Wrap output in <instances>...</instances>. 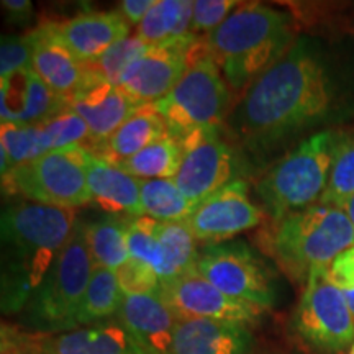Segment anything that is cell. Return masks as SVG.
Listing matches in <instances>:
<instances>
[{
  "instance_id": "cell-36",
  "label": "cell",
  "mask_w": 354,
  "mask_h": 354,
  "mask_svg": "<svg viewBox=\"0 0 354 354\" xmlns=\"http://www.w3.org/2000/svg\"><path fill=\"white\" fill-rule=\"evenodd\" d=\"M240 6L241 3L234 0H196L192 17L194 35L197 37V33H205L209 37Z\"/></svg>"
},
{
  "instance_id": "cell-27",
  "label": "cell",
  "mask_w": 354,
  "mask_h": 354,
  "mask_svg": "<svg viewBox=\"0 0 354 354\" xmlns=\"http://www.w3.org/2000/svg\"><path fill=\"white\" fill-rule=\"evenodd\" d=\"M123 299L125 295L118 284L117 271L94 266L91 282L77 312V328L107 323L113 315H118Z\"/></svg>"
},
{
  "instance_id": "cell-14",
  "label": "cell",
  "mask_w": 354,
  "mask_h": 354,
  "mask_svg": "<svg viewBox=\"0 0 354 354\" xmlns=\"http://www.w3.org/2000/svg\"><path fill=\"white\" fill-rule=\"evenodd\" d=\"M197 37L180 43L151 46L125 69L117 87L136 105L156 104L183 77Z\"/></svg>"
},
{
  "instance_id": "cell-20",
  "label": "cell",
  "mask_w": 354,
  "mask_h": 354,
  "mask_svg": "<svg viewBox=\"0 0 354 354\" xmlns=\"http://www.w3.org/2000/svg\"><path fill=\"white\" fill-rule=\"evenodd\" d=\"M250 326L220 320H180L171 354H254Z\"/></svg>"
},
{
  "instance_id": "cell-23",
  "label": "cell",
  "mask_w": 354,
  "mask_h": 354,
  "mask_svg": "<svg viewBox=\"0 0 354 354\" xmlns=\"http://www.w3.org/2000/svg\"><path fill=\"white\" fill-rule=\"evenodd\" d=\"M166 135H169V131L156 105H140L125 123L92 154L112 165H120L122 161L135 156L146 146L153 145Z\"/></svg>"
},
{
  "instance_id": "cell-29",
  "label": "cell",
  "mask_w": 354,
  "mask_h": 354,
  "mask_svg": "<svg viewBox=\"0 0 354 354\" xmlns=\"http://www.w3.org/2000/svg\"><path fill=\"white\" fill-rule=\"evenodd\" d=\"M180 161L183 143L174 136L166 135L117 166L140 180L174 179Z\"/></svg>"
},
{
  "instance_id": "cell-41",
  "label": "cell",
  "mask_w": 354,
  "mask_h": 354,
  "mask_svg": "<svg viewBox=\"0 0 354 354\" xmlns=\"http://www.w3.org/2000/svg\"><path fill=\"white\" fill-rule=\"evenodd\" d=\"M2 8L7 13L8 21H12V24L25 25L32 19L33 6L30 0H3Z\"/></svg>"
},
{
  "instance_id": "cell-12",
  "label": "cell",
  "mask_w": 354,
  "mask_h": 354,
  "mask_svg": "<svg viewBox=\"0 0 354 354\" xmlns=\"http://www.w3.org/2000/svg\"><path fill=\"white\" fill-rule=\"evenodd\" d=\"M159 295L180 320H220L253 326L266 310L228 297L196 269L161 286Z\"/></svg>"
},
{
  "instance_id": "cell-35",
  "label": "cell",
  "mask_w": 354,
  "mask_h": 354,
  "mask_svg": "<svg viewBox=\"0 0 354 354\" xmlns=\"http://www.w3.org/2000/svg\"><path fill=\"white\" fill-rule=\"evenodd\" d=\"M117 277L125 297L159 294L162 286L161 279L151 266L133 258L128 259L120 269H117Z\"/></svg>"
},
{
  "instance_id": "cell-39",
  "label": "cell",
  "mask_w": 354,
  "mask_h": 354,
  "mask_svg": "<svg viewBox=\"0 0 354 354\" xmlns=\"http://www.w3.org/2000/svg\"><path fill=\"white\" fill-rule=\"evenodd\" d=\"M326 272H328L331 284L338 287L343 294L354 292V246L336 256Z\"/></svg>"
},
{
  "instance_id": "cell-21",
  "label": "cell",
  "mask_w": 354,
  "mask_h": 354,
  "mask_svg": "<svg viewBox=\"0 0 354 354\" xmlns=\"http://www.w3.org/2000/svg\"><path fill=\"white\" fill-rule=\"evenodd\" d=\"M87 184L92 202L110 215L143 216L141 180L87 151Z\"/></svg>"
},
{
  "instance_id": "cell-28",
  "label": "cell",
  "mask_w": 354,
  "mask_h": 354,
  "mask_svg": "<svg viewBox=\"0 0 354 354\" xmlns=\"http://www.w3.org/2000/svg\"><path fill=\"white\" fill-rule=\"evenodd\" d=\"M0 130H2L0 131V149H2L0 169H2V176L53 151L51 140L41 123H38V125L2 123Z\"/></svg>"
},
{
  "instance_id": "cell-18",
  "label": "cell",
  "mask_w": 354,
  "mask_h": 354,
  "mask_svg": "<svg viewBox=\"0 0 354 354\" xmlns=\"http://www.w3.org/2000/svg\"><path fill=\"white\" fill-rule=\"evenodd\" d=\"M32 41V69L56 95L66 100L88 76V71L56 37L53 21L28 35Z\"/></svg>"
},
{
  "instance_id": "cell-42",
  "label": "cell",
  "mask_w": 354,
  "mask_h": 354,
  "mask_svg": "<svg viewBox=\"0 0 354 354\" xmlns=\"http://www.w3.org/2000/svg\"><path fill=\"white\" fill-rule=\"evenodd\" d=\"M343 210L346 212L348 218L351 220V223H353V227H354V196L351 197V201H349V202L346 203V207H344Z\"/></svg>"
},
{
  "instance_id": "cell-34",
  "label": "cell",
  "mask_w": 354,
  "mask_h": 354,
  "mask_svg": "<svg viewBox=\"0 0 354 354\" xmlns=\"http://www.w3.org/2000/svg\"><path fill=\"white\" fill-rule=\"evenodd\" d=\"M158 221L149 216H133L127 220L128 250L130 258L143 261L156 271L159 264V245L156 234Z\"/></svg>"
},
{
  "instance_id": "cell-8",
  "label": "cell",
  "mask_w": 354,
  "mask_h": 354,
  "mask_svg": "<svg viewBox=\"0 0 354 354\" xmlns=\"http://www.w3.org/2000/svg\"><path fill=\"white\" fill-rule=\"evenodd\" d=\"M3 189L26 201L79 209L92 202L87 184V149H53L2 176Z\"/></svg>"
},
{
  "instance_id": "cell-9",
  "label": "cell",
  "mask_w": 354,
  "mask_h": 354,
  "mask_svg": "<svg viewBox=\"0 0 354 354\" xmlns=\"http://www.w3.org/2000/svg\"><path fill=\"white\" fill-rule=\"evenodd\" d=\"M194 269L240 302L263 310L272 308L277 302L276 276L253 248L243 241L207 245Z\"/></svg>"
},
{
  "instance_id": "cell-26",
  "label": "cell",
  "mask_w": 354,
  "mask_h": 354,
  "mask_svg": "<svg viewBox=\"0 0 354 354\" xmlns=\"http://www.w3.org/2000/svg\"><path fill=\"white\" fill-rule=\"evenodd\" d=\"M156 234L159 245L156 274L161 279V284L174 281L196 268L201 253L197 251L196 236L185 221H172V223L158 221Z\"/></svg>"
},
{
  "instance_id": "cell-22",
  "label": "cell",
  "mask_w": 354,
  "mask_h": 354,
  "mask_svg": "<svg viewBox=\"0 0 354 354\" xmlns=\"http://www.w3.org/2000/svg\"><path fill=\"white\" fill-rule=\"evenodd\" d=\"M41 354H143L122 323H102L46 336Z\"/></svg>"
},
{
  "instance_id": "cell-24",
  "label": "cell",
  "mask_w": 354,
  "mask_h": 354,
  "mask_svg": "<svg viewBox=\"0 0 354 354\" xmlns=\"http://www.w3.org/2000/svg\"><path fill=\"white\" fill-rule=\"evenodd\" d=\"M194 2L190 0H156L145 20L136 26V35L148 46H165L194 38Z\"/></svg>"
},
{
  "instance_id": "cell-31",
  "label": "cell",
  "mask_w": 354,
  "mask_h": 354,
  "mask_svg": "<svg viewBox=\"0 0 354 354\" xmlns=\"http://www.w3.org/2000/svg\"><path fill=\"white\" fill-rule=\"evenodd\" d=\"M354 196V133H339L331 162L330 179L320 202L344 209Z\"/></svg>"
},
{
  "instance_id": "cell-38",
  "label": "cell",
  "mask_w": 354,
  "mask_h": 354,
  "mask_svg": "<svg viewBox=\"0 0 354 354\" xmlns=\"http://www.w3.org/2000/svg\"><path fill=\"white\" fill-rule=\"evenodd\" d=\"M46 335L25 331L12 325H2L0 354H41Z\"/></svg>"
},
{
  "instance_id": "cell-15",
  "label": "cell",
  "mask_w": 354,
  "mask_h": 354,
  "mask_svg": "<svg viewBox=\"0 0 354 354\" xmlns=\"http://www.w3.org/2000/svg\"><path fill=\"white\" fill-rule=\"evenodd\" d=\"M66 104L87 123L91 131L88 153H94L104 145L140 107L115 84L105 81L91 71L86 82L77 92L66 99Z\"/></svg>"
},
{
  "instance_id": "cell-25",
  "label": "cell",
  "mask_w": 354,
  "mask_h": 354,
  "mask_svg": "<svg viewBox=\"0 0 354 354\" xmlns=\"http://www.w3.org/2000/svg\"><path fill=\"white\" fill-rule=\"evenodd\" d=\"M125 216L107 214L100 218L81 220L84 238L94 266L117 271L130 259Z\"/></svg>"
},
{
  "instance_id": "cell-32",
  "label": "cell",
  "mask_w": 354,
  "mask_h": 354,
  "mask_svg": "<svg viewBox=\"0 0 354 354\" xmlns=\"http://www.w3.org/2000/svg\"><path fill=\"white\" fill-rule=\"evenodd\" d=\"M149 48L151 46H148V44H146L136 33L128 35L127 38L115 43L112 48H109V50L99 57V59L94 61L92 64H87L86 68L91 71V73L97 74L99 77L117 86L122 74L125 73L128 66H130L135 59H138V57L143 55V53L148 51Z\"/></svg>"
},
{
  "instance_id": "cell-16",
  "label": "cell",
  "mask_w": 354,
  "mask_h": 354,
  "mask_svg": "<svg viewBox=\"0 0 354 354\" xmlns=\"http://www.w3.org/2000/svg\"><path fill=\"white\" fill-rule=\"evenodd\" d=\"M56 37L84 66L92 64L115 43L130 35V25L118 10L88 12L64 21H53Z\"/></svg>"
},
{
  "instance_id": "cell-7",
  "label": "cell",
  "mask_w": 354,
  "mask_h": 354,
  "mask_svg": "<svg viewBox=\"0 0 354 354\" xmlns=\"http://www.w3.org/2000/svg\"><path fill=\"white\" fill-rule=\"evenodd\" d=\"M230 102L232 92L207 51L205 38H198L190 50L183 77L154 105L165 118L169 135L184 140L194 131L218 130L232 112Z\"/></svg>"
},
{
  "instance_id": "cell-1",
  "label": "cell",
  "mask_w": 354,
  "mask_h": 354,
  "mask_svg": "<svg viewBox=\"0 0 354 354\" xmlns=\"http://www.w3.org/2000/svg\"><path fill=\"white\" fill-rule=\"evenodd\" d=\"M333 104L325 61L308 39L300 38L243 94L228 123L248 153L263 156L322 123Z\"/></svg>"
},
{
  "instance_id": "cell-4",
  "label": "cell",
  "mask_w": 354,
  "mask_h": 354,
  "mask_svg": "<svg viewBox=\"0 0 354 354\" xmlns=\"http://www.w3.org/2000/svg\"><path fill=\"white\" fill-rule=\"evenodd\" d=\"M354 246V227L346 212L315 203L274 221L268 251L295 282H307L317 269H328L336 256Z\"/></svg>"
},
{
  "instance_id": "cell-30",
  "label": "cell",
  "mask_w": 354,
  "mask_h": 354,
  "mask_svg": "<svg viewBox=\"0 0 354 354\" xmlns=\"http://www.w3.org/2000/svg\"><path fill=\"white\" fill-rule=\"evenodd\" d=\"M141 209L145 216L172 223L187 220L194 205L180 192L174 179H148L141 180Z\"/></svg>"
},
{
  "instance_id": "cell-5",
  "label": "cell",
  "mask_w": 354,
  "mask_h": 354,
  "mask_svg": "<svg viewBox=\"0 0 354 354\" xmlns=\"http://www.w3.org/2000/svg\"><path fill=\"white\" fill-rule=\"evenodd\" d=\"M339 133H313L264 172L256 184L264 214L277 221L320 202L328 185Z\"/></svg>"
},
{
  "instance_id": "cell-2",
  "label": "cell",
  "mask_w": 354,
  "mask_h": 354,
  "mask_svg": "<svg viewBox=\"0 0 354 354\" xmlns=\"http://www.w3.org/2000/svg\"><path fill=\"white\" fill-rule=\"evenodd\" d=\"M76 210L32 201L12 203L2 214V310L24 312L73 236Z\"/></svg>"
},
{
  "instance_id": "cell-10",
  "label": "cell",
  "mask_w": 354,
  "mask_h": 354,
  "mask_svg": "<svg viewBox=\"0 0 354 354\" xmlns=\"http://www.w3.org/2000/svg\"><path fill=\"white\" fill-rule=\"evenodd\" d=\"M295 333L318 354H339L354 343V318L326 269L310 274L292 318Z\"/></svg>"
},
{
  "instance_id": "cell-11",
  "label": "cell",
  "mask_w": 354,
  "mask_h": 354,
  "mask_svg": "<svg viewBox=\"0 0 354 354\" xmlns=\"http://www.w3.org/2000/svg\"><path fill=\"white\" fill-rule=\"evenodd\" d=\"M179 141L183 143V161L174 183L196 209L207 197L234 180L238 158L218 130L194 131Z\"/></svg>"
},
{
  "instance_id": "cell-3",
  "label": "cell",
  "mask_w": 354,
  "mask_h": 354,
  "mask_svg": "<svg viewBox=\"0 0 354 354\" xmlns=\"http://www.w3.org/2000/svg\"><path fill=\"white\" fill-rule=\"evenodd\" d=\"M287 13L263 3H241L205 46L233 94H245L254 81L294 46Z\"/></svg>"
},
{
  "instance_id": "cell-13",
  "label": "cell",
  "mask_w": 354,
  "mask_h": 354,
  "mask_svg": "<svg viewBox=\"0 0 354 354\" xmlns=\"http://www.w3.org/2000/svg\"><path fill=\"white\" fill-rule=\"evenodd\" d=\"M264 216L263 207L250 198L246 180L234 179L198 203L185 223L197 241L218 245L259 227Z\"/></svg>"
},
{
  "instance_id": "cell-43",
  "label": "cell",
  "mask_w": 354,
  "mask_h": 354,
  "mask_svg": "<svg viewBox=\"0 0 354 354\" xmlns=\"http://www.w3.org/2000/svg\"><path fill=\"white\" fill-rule=\"evenodd\" d=\"M348 354H354V343H353V346H351V349H349Z\"/></svg>"
},
{
  "instance_id": "cell-40",
  "label": "cell",
  "mask_w": 354,
  "mask_h": 354,
  "mask_svg": "<svg viewBox=\"0 0 354 354\" xmlns=\"http://www.w3.org/2000/svg\"><path fill=\"white\" fill-rule=\"evenodd\" d=\"M154 3L156 0H123L118 6V12L128 21V25L138 26L154 7Z\"/></svg>"
},
{
  "instance_id": "cell-17",
  "label": "cell",
  "mask_w": 354,
  "mask_h": 354,
  "mask_svg": "<svg viewBox=\"0 0 354 354\" xmlns=\"http://www.w3.org/2000/svg\"><path fill=\"white\" fill-rule=\"evenodd\" d=\"M117 318L143 354H171L179 318L161 295L125 297Z\"/></svg>"
},
{
  "instance_id": "cell-6",
  "label": "cell",
  "mask_w": 354,
  "mask_h": 354,
  "mask_svg": "<svg viewBox=\"0 0 354 354\" xmlns=\"http://www.w3.org/2000/svg\"><path fill=\"white\" fill-rule=\"evenodd\" d=\"M94 272L81 220L73 236L57 254L46 276L21 312V323L39 335H59L77 330V312Z\"/></svg>"
},
{
  "instance_id": "cell-19",
  "label": "cell",
  "mask_w": 354,
  "mask_h": 354,
  "mask_svg": "<svg viewBox=\"0 0 354 354\" xmlns=\"http://www.w3.org/2000/svg\"><path fill=\"white\" fill-rule=\"evenodd\" d=\"M2 123L38 125L63 110L66 100L56 95L33 69L2 77Z\"/></svg>"
},
{
  "instance_id": "cell-37",
  "label": "cell",
  "mask_w": 354,
  "mask_h": 354,
  "mask_svg": "<svg viewBox=\"0 0 354 354\" xmlns=\"http://www.w3.org/2000/svg\"><path fill=\"white\" fill-rule=\"evenodd\" d=\"M32 68V41L25 37H2L0 46V77H8Z\"/></svg>"
},
{
  "instance_id": "cell-33",
  "label": "cell",
  "mask_w": 354,
  "mask_h": 354,
  "mask_svg": "<svg viewBox=\"0 0 354 354\" xmlns=\"http://www.w3.org/2000/svg\"><path fill=\"white\" fill-rule=\"evenodd\" d=\"M41 125L51 140L53 149L84 148L91 149V131L87 123L69 105L44 120Z\"/></svg>"
}]
</instances>
